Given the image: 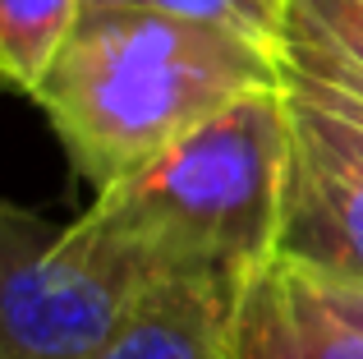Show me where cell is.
<instances>
[{
  "instance_id": "obj_10",
  "label": "cell",
  "mask_w": 363,
  "mask_h": 359,
  "mask_svg": "<svg viewBox=\"0 0 363 359\" xmlns=\"http://www.w3.org/2000/svg\"><path fill=\"white\" fill-rule=\"evenodd\" d=\"M303 277H308V272H303ZM313 286L322 290V299H327L336 314H345L363 332V286H336V281H318V277H313Z\"/></svg>"
},
{
  "instance_id": "obj_6",
  "label": "cell",
  "mask_w": 363,
  "mask_h": 359,
  "mask_svg": "<svg viewBox=\"0 0 363 359\" xmlns=\"http://www.w3.org/2000/svg\"><path fill=\"white\" fill-rule=\"evenodd\" d=\"M240 299V290L216 281L166 277L88 359H235Z\"/></svg>"
},
{
  "instance_id": "obj_4",
  "label": "cell",
  "mask_w": 363,
  "mask_h": 359,
  "mask_svg": "<svg viewBox=\"0 0 363 359\" xmlns=\"http://www.w3.org/2000/svg\"><path fill=\"white\" fill-rule=\"evenodd\" d=\"M290 162L276 258L336 286H363V125L281 70Z\"/></svg>"
},
{
  "instance_id": "obj_8",
  "label": "cell",
  "mask_w": 363,
  "mask_h": 359,
  "mask_svg": "<svg viewBox=\"0 0 363 359\" xmlns=\"http://www.w3.org/2000/svg\"><path fill=\"white\" fill-rule=\"evenodd\" d=\"M79 14L83 0H0V92L33 97Z\"/></svg>"
},
{
  "instance_id": "obj_5",
  "label": "cell",
  "mask_w": 363,
  "mask_h": 359,
  "mask_svg": "<svg viewBox=\"0 0 363 359\" xmlns=\"http://www.w3.org/2000/svg\"><path fill=\"white\" fill-rule=\"evenodd\" d=\"M235 359H363V332L322 299L313 277L276 258L240 299Z\"/></svg>"
},
{
  "instance_id": "obj_1",
  "label": "cell",
  "mask_w": 363,
  "mask_h": 359,
  "mask_svg": "<svg viewBox=\"0 0 363 359\" xmlns=\"http://www.w3.org/2000/svg\"><path fill=\"white\" fill-rule=\"evenodd\" d=\"M281 83L267 46L138 5H92L74 23L33 101L69 166L97 194L138 175L253 88Z\"/></svg>"
},
{
  "instance_id": "obj_9",
  "label": "cell",
  "mask_w": 363,
  "mask_h": 359,
  "mask_svg": "<svg viewBox=\"0 0 363 359\" xmlns=\"http://www.w3.org/2000/svg\"><path fill=\"white\" fill-rule=\"evenodd\" d=\"M92 5H138V9H161V14H179V18H194V23L225 28V33L244 37V42L276 51L290 0H92Z\"/></svg>"
},
{
  "instance_id": "obj_7",
  "label": "cell",
  "mask_w": 363,
  "mask_h": 359,
  "mask_svg": "<svg viewBox=\"0 0 363 359\" xmlns=\"http://www.w3.org/2000/svg\"><path fill=\"white\" fill-rule=\"evenodd\" d=\"M276 60L363 97V0H290Z\"/></svg>"
},
{
  "instance_id": "obj_11",
  "label": "cell",
  "mask_w": 363,
  "mask_h": 359,
  "mask_svg": "<svg viewBox=\"0 0 363 359\" xmlns=\"http://www.w3.org/2000/svg\"><path fill=\"white\" fill-rule=\"evenodd\" d=\"M290 74H294V70H290ZM299 79L308 83V88L318 92V97H327V101H331V106H336V111H345L350 120H359V125H363V97H350V92L331 88V83H318V79H308V74H299Z\"/></svg>"
},
{
  "instance_id": "obj_2",
  "label": "cell",
  "mask_w": 363,
  "mask_h": 359,
  "mask_svg": "<svg viewBox=\"0 0 363 359\" xmlns=\"http://www.w3.org/2000/svg\"><path fill=\"white\" fill-rule=\"evenodd\" d=\"M290 162L285 88H253L92 203L157 253L166 277L230 290L276 263Z\"/></svg>"
},
{
  "instance_id": "obj_3",
  "label": "cell",
  "mask_w": 363,
  "mask_h": 359,
  "mask_svg": "<svg viewBox=\"0 0 363 359\" xmlns=\"http://www.w3.org/2000/svg\"><path fill=\"white\" fill-rule=\"evenodd\" d=\"M157 281V253L97 203L51 226L0 198V359H88Z\"/></svg>"
}]
</instances>
